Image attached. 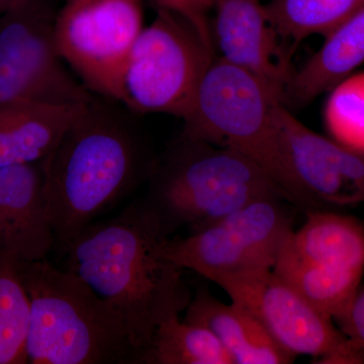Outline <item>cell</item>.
Returning a JSON list of instances; mask_svg holds the SVG:
<instances>
[{"label": "cell", "mask_w": 364, "mask_h": 364, "mask_svg": "<svg viewBox=\"0 0 364 364\" xmlns=\"http://www.w3.org/2000/svg\"><path fill=\"white\" fill-rule=\"evenodd\" d=\"M169 239L142 202L93 223L62 251L64 269L121 313L136 356L149 346L158 326L186 311L193 296L183 269L165 252Z\"/></svg>", "instance_id": "obj_1"}, {"label": "cell", "mask_w": 364, "mask_h": 364, "mask_svg": "<svg viewBox=\"0 0 364 364\" xmlns=\"http://www.w3.org/2000/svg\"><path fill=\"white\" fill-rule=\"evenodd\" d=\"M114 102L95 97L41 161L55 247L61 251L154 167L136 127Z\"/></svg>", "instance_id": "obj_2"}, {"label": "cell", "mask_w": 364, "mask_h": 364, "mask_svg": "<svg viewBox=\"0 0 364 364\" xmlns=\"http://www.w3.org/2000/svg\"><path fill=\"white\" fill-rule=\"evenodd\" d=\"M28 301V363H135L121 313L75 273L46 259L18 261Z\"/></svg>", "instance_id": "obj_3"}, {"label": "cell", "mask_w": 364, "mask_h": 364, "mask_svg": "<svg viewBox=\"0 0 364 364\" xmlns=\"http://www.w3.org/2000/svg\"><path fill=\"white\" fill-rule=\"evenodd\" d=\"M144 200L165 233L202 230L249 203L289 198L259 165L241 153L181 136L155 162Z\"/></svg>", "instance_id": "obj_4"}, {"label": "cell", "mask_w": 364, "mask_h": 364, "mask_svg": "<svg viewBox=\"0 0 364 364\" xmlns=\"http://www.w3.org/2000/svg\"><path fill=\"white\" fill-rule=\"evenodd\" d=\"M282 104V98L260 79L215 56L183 119L182 136L248 157L293 203V182L279 121Z\"/></svg>", "instance_id": "obj_5"}, {"label": "cell", "mask_w": 364, "mask_h": 364, "mask_svg": "<svg viewBox=\"0 0 364 364\" xmlns=\"http://www.w3.org/2000/svg\"><path fill=\"white\" fill-rule=\"evenodd\" d=\"M215 53L178 14L158 7L127 62L124 105L133 112H161L184 119Z\"/></svg>", "instance_id": "obj_6"}, {"label": "cell", "mask_w": 364, "mask_h": 364, "mask_svg": "<svg viewBox=\"0 0 364 364\" xmlns=\"http://www.w3.org/2000/svg\"><path fill=\"white\" fill-rule=\"evenodd\" d=\"M287 200L270 198L235 210L182 239H169L167 257L215 284L272 270L294 231Z\"/></svg>", "instance_id": "obj_7"}, {"label": "cell", "mask_w": 364, "mask_h": 364, "mask_svg": "<svg viewBox=\"0 0 364 364\" xmlns=\"http://www.w3.org/2000/svg\"><path fill=\"white\" fill-rule=\"evenodd\" d=\"M143 28L141 0H64L55 44L91 92L124 104L127 62Z\"/></svg>", "instance_id": "obj_8"}, {"label": "cell", "mask_w": 364, "mask_h": 364, "mask_svg": "<svg viewBox=\"0 0 364 364\" xmlns=\"http://www.w3.org/2000/svg\"><path fill=\"white\" fill-rule=\"evenodd\" d=\"M55 18L49 0H26L0 18V105H85L97 97L64 66Z\"/></svg>", "instance_id": "obj_9"}, {"label": "cell", "mask_w": 364, "mask_h": 364, "mask_svg": "<svg viewBox=\"0 0 364 364\" xmlns=\"http://www.w3.org/2000/svg\"><path fill=\"white\" fill-rule=\"evenodd\" d=\"M218 286L296 358L312 356L324 364L364 363L363 347L273 270L223 280Z\"/></svg>", "instance_id": "obj_10"}, {"label": "cell", "mask_w": 364, "mask_h": 364, "mask_svg": "<svg viewBox=\"0 0 364 364\" xmlns=\"http://www.w3.org/2000/svg\"><path fill=\"white\" fill-rule=\"evenodd\" d=\"M279 121L294 205L308 212L364 203V155L311 130L284 104Z\"/></svg>", "instance_id": "obj_11"}, {"label": "cell", "mask_w": 364, "mask_h": 364, "mask_svg": "<svg viewBox=\"0 0 364 364\" xmlns=\"http://www.w3.org/2000/svg\"><path fill=\"white\" fill-rule=\"evenodd\" d=\"M210 23L215 56L248 72L284 102L294 72L260 0H217Z\"/></svg>", "instance_id": "obj_12"}, {"label": "cell", "mask_w": 364, "mask_h": 364, "mask_svg": "<svg viewBox=\"0 0 364 364\" xmlns=\"http://www.w3.org/2000/svg\"><path fill=\"white\" fill-rule=\"evenodd\" d=\"M55 246L41 162L0 166V251L35 261L46 259Z\"/></svg>", "instance_id": "obj_13"}, {"label": "cell", "mask_w": 364, "mask_h": 364, "mask_svg": "<svg viewBox=\"0 0 364 364\" xmlns=\"http://www.w3.org/2000/svg\"><path fill=\"white\" fill-rule=\"evenodd\" d=\"M320 274L364 272V226L328 210H310L303 226L289 235L277 260Z\"/></svg>", "instance_id": "obj_14"}, {"label": "cell", "mask_w": 364, "mask_h": 364, "mask_svg": "<svg viewBox=\"0 0 364 364\" xmlns=\"http://www.w3.org/2000/svg\"><path fill=\"white\" fill-rule=\"evenodd\" d=\"M186 312L183 321L212 333L234 364H287L296 358L273 340L255 316L234 301L223 303L207 287H200L191 296Z\"/></svg>", "instance_id": "obj_15"}, {"label": "cell", "mask_w": 364, "mask_h": 364, "mask_svg": "<svg viewBox=\"0 0 364 364\" xmlns=\"http://www.w3.org/2000/svg\"><path fill=\"white\" fill-rule=\"evenodd\" d=\"M87 105L33 100L0 105V166L42 161Z\"/></svg>", "instance_id": "obj_16"}, {"label": "cell", "mask_w": 364, "mask_h": 364, "mask_svg": "<svg viewBox=\"0 0 364 364\" xmlns=\"http://www.w3.org/2000/svg\"><path fill=\"white\" fill-rule=\"evenodd\" d=\"M364 63V1L334 30L322 47L294 71L284 92V104L306 105Z\"/></svg>", "instance_id": "obj_17"}, {"label": "cell", "mask_w": 364, "mask_h": 364, "mask_svg": "<svg viewBox=\"0 0 364 364\" xmlns=\"http://www.w3.org/2000/svg\"><path fill=\"white\" fill-rule=\"evenodd\" d=\"M140 364H234L231 355L208 330L181 321H163L149 346L138 354Z\"/></svg>", "instance_id": "obj_18"}, {"label": "cell", "mask_w": 364, "mask_h": 364, "mask_svg": "<svg viewBox=\"0 0 364 364\" xmlns=\"http://www.w3.org/2000/svg\"><path fill=\"white\" fill-rule=\"evenodd\" d=\"M364 0H269L264 4L279 38L298 45L314 35H328Z\"/></svg>", "instance_id": "obj_19"}, {"label": "cell", "mask_w": 364, "mask_h": 364, "mask_svg": "<svg viewBox=\"0 0 364 364\" xmlns=\"http://www.w3.org/2000/svg\"><path fill=\"white\" fill-rule=\"evenodd\" d=\"M30 301L18 260L0 251V364L28 363Z\"/></svg>", "instance_id": "obj_20"}, {"label": "cell", "mask_w": 364, "mask_h": 364, "mask_svg": "<svg viewBox=\"0 0 364 364\" xmlns=\"http://www.w3.org/2000/svg\"><path fill=\"white\" fill-rule=\"evenodd\" d=\"M330 91L324 109L330 138L364 155V71L354 72Z\"/></svg>", "instance_id": "obj_21"}, {"label": "cell", "mask_w": 364, "mask_h": 364, "mask_svg": "<svg viewBox=\"0 0 364 364\" xmlns=\"http://www.w3.org/2000/svg\"><path fill=\"white\" fill-rule=\"evenodd\" d=\"M155 2L158 7L178 14L188 21L200 33L203 42L215 51L208 14L215 9L217 0H155Z\"/></svg>", "instance_id": "obj_22"}, {"label": "cell", "mask_w": 364, "mask_h": 364, "mask_svg": "<svg viewBox=\"0 0 364 364\" xmlns=\"http://www.w3.org/2000/svg\"><path fill=\"white\" fill-rule=\"evenodd\" d=\"M338 323L340 329L364 348V289H359L348 312Z\"/></svg>", "instance_id": "obj_23"}, {"label": "cell", "mask_w": 364, "mask_h": 364, "mask_svg": "<svg viewBox=\"0 0 364 364\" xmlns=\"http://www.w3.org/2000/svg\"><path fill=\"white\" fill-rule=\"evenodd\" d=\"M26 0H0V18L7 11L14 9V7L21 6Z\"/></svg>", "instance_id": "obj_24"}]
</instances>
